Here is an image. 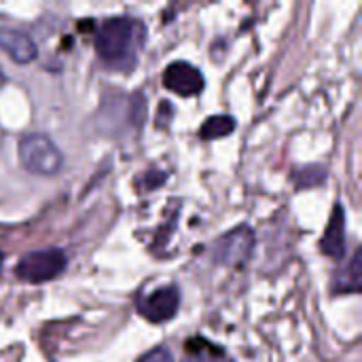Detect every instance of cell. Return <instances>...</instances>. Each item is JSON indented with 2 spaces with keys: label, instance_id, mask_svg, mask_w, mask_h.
Returning a JSON list of instances; mask_svg holds the SVG:
<instances>
[{
  "label": "cell",
  "instance_id": "obj_1",
  "mask_svg": "<svg viewBox=\"0 0 362 362\" xmlns=\"http://www.w3.org/2000/svg\"><path fill=\"white\" fill-rule=\"evenodd\" d=\"M146 28L134 17H110L95 32V51L106 68L129 72L140 57Z\"/></svg>",
  "mask_w": 362,
  "mask_h": 362
},
{
  "label": "cell",
  "instance_id": "obj_11",
  "mask_svg": "<svg viewBox=\"0 0 362 362\" xmlns=\"http://www.w3.org/2000/svg\"><path fill=\"white\" fill-rule=\"evenodd\" d=\"M233 129H235V119L231 115H214L204 121V125L199 127V136L204 140H218L233 134Z\"/></svg>",
  "mask_w": 362,
  "mask_h": 362
},
{
  "label": "cell",
  "instance_id": "obj_6",
  "mask_svg": "<svg viewBox=\"0 0 362 362\" xmlns=\"http://www.w3.org/2000/svg\"><path fill=\"white\" fill-rule=\"evenodd\" d=\"M163 87L180 98H191L204 91L206 78L199 72V68H195L193 64L172 62L163 72Z\"/></svg>",
  "mask_w": 362,
  "mask_h": 362
},
{
  "label": "cell",
  "instance_id": "obj_16",
  "mask_svg": "<svg viewBox=\"0 0 362 362\" xmlns=\"http://www.w3.org/2000/svg\"><path fill=\"white\" fill-rule=\"evenodd\" d=\"M4 85H6V74H4V72H2V68H0V89H2Z\"/></svg>",
  "mask_w": 362,
  "mask_h": 362
},
{
  "label": "cell",
  "instance_id": "obj_10",
  "mask_svg": "<svg viewBox=\"0 0 362 362\" xmlns=\"http://www.w3.org/2000/svg\"><path fill=\"white\" fill-rule=\"evenodd\" d=\"M362 252L356 250L348 269H344L335 278V293H358L362 286V269H361Z\"/></svg>",
  "mask_w": 362,
  "mask_h": 362
},
{
  "label": "cell",
  "instance_id": "obj_2",
  "mask_svg": "<svg viewBox=\"0 0 362 362\" xmlns=\"http://www.w3.org/2000/svg\"><path fill=\"white\" fill-rule=\"evenodd\" d=\"M19 163L36 176H53L59 172L64 157L51 138L42 134H28L19 140Z\"/></svg>",
  "mask_w": 362,
  "mask_h": 362
},
{
  "label": "cell",
  "instance_id": "obj_15",
  "mask_svg": "<svg viewBox=\"0 0 362 362\" xmlns=\"http://www.w3.org/2000/svg\"><path fill=\"white\" fill-rule=\"evenodd\" d=\"M165 182V174L163 172H159V170H151L146 176H144V185H146V189H157L159 185H163Z\"/></svg>",
  "mask_w": 362,
  "mask_h": 362
},
{
  "label": "cell",
  "instance_id": "obj_5",
  "mask_svg": "<svg viewBox=\"0 0 362 362\" xmlns=\"http://www.w3.org/2000/svg\"><path fill=\"white\" fill-rule=\"evenodd\" d=\"M178 308H180V291L174 284L157 288L155 293L138 299V314L155 325L172 320L178 314Z\"/></svg>",
  "mask_w": 362,
  "mask_h": 362
},
{
  "label": "cell",
  "instance_id": "obj_4",
  "mask_svg": "<svg viewBox=\"0 0 362 362\" xmlns=\"http://www.w3.org/2000/svg\"><path fill=\"white\" fill-rule=\"evenodd\" d=\"M252 248H255L252 229L248 225H240L218 238V242L212 246V261L225 267H244L252 255Z\"/></svg>",
  "mask_w": 362,
  "mask_h": 362
},
{
  "label": "cell",
  "instance_id": "obj_9",
  "mask_svg": "<svg viewBox=\"0 0 362 362\" xmlns=\"http://www.w3.org/2000/svg\"><path fill=\"white\" fill-rule=\"evenodd\" d=\"M185 350L187 356L182 362H233L231 358H227V354L221 348L208 344L204 337H191Z\"/></svg>",
  "mask_w": 362,
  "mask_h": 362
},
{
  "label": "cell",
  "instance_id": "obj_12",
  "mask_svg": "<svg viewBox=\"0 0 362 362\" xmlns=\"http://www.w3.org/2000/svg\"><path fill=\"white\" fill-rule=\"evenodd\" d=\"M295 182L299 189H308V187H318L327 180V172L325 168L320 165H308V168H301L293 174Z\"/></svg>",
  "mask_w": 362,
  "mask_h": 362
},
{
  "label": "cell",
  "instance_id": "obj_3",
  "mask_svg": "<svg viewBox=\"0 0 362 362\" xmlns=\"http://www.w3.org/2000/svg\"><path fill=\"white\" fill-rule=\"evenodd\" d=\"M66 255L57 248H47V250H36L25 255L17 267L15 276L28 284H42L53 278H57L66 269Z\"/></svg>",
  "mask_w": 362,
  "mask_h": 362
},
{
  "label": "cell",
  "instance_id": "obj_8",
  "mask_svg": "<svg viewBox=\"0 0 362 362\" xmlns=\"http://www.w3.org/2000/svg\"><path fill=\"white\" fill-rule=\"evenodd\" d=\"M0 49L6 51V55L17 64H30L38 55L34 40L25 32L15 30V28H2L0 30Z\"/></svg>",
  "mask_w": 362,
  "mask_h": 362
},
{
  "label": "cell",
  "instance_id": "obj_17",
  "mask_svg": "<svg viewBox=\"0 0 362 362\" xmlns=\"http://www.w3.org/2000/svg\"><path fill=\"white\" fill-rule=\"evenodd\" d=\"M2 265H4V255L0 252V272H2Z\"/></svg>",
  "mask_w": 362,
  "mask_h": 362
},
{
  "label": "cell",
  "instance_id": "obj_14",
  "mask_svg": "<svg viewBox=\"0 0 362 362\" xmlns=\"http://www.w3.org/2000/svg\"><path fill=\"white\" fill-rule=\"evenodd\" d=\"M172 115H174L172 104H170V102H163V104L159 106V110H157V127H165V125L170 123Z\"/></svg>",
  "mask_w": 362,
  "mask_h": 362
},
{
  "label": "cell",
  "instance_id": "obj_7",
  "mask_svg": "<svg viewBox=\"0 0 362 362\" xmlns=\"http://www.w3.org/2000/svg\"><path fill=\"white\" fill-rule=\"evenodd\" d=\"M320 250L327 257L335 259V261L346 257V212H344V208L339 204L333 208L329 225H327V229L322 233Z\"/></svg>",
  "mask_w": 362,
  "mask_h": 362
},
{
  "label": "cell",
  "instance_id": "obj_13",
  "mask_svg": "<svg viewBox=\"0 0 362 362\" xmlns=\"http://www.w3.org/2000/svg\"><path fill=\"white\" fill-rule=\"evenodd\" d=\"M138 362H174V361H172V354H170L165 348H157V350H151L146 356H142Z\"/></svg>",
  "mask_w": 362,
  "mask_h": 362
}]
</instances>
